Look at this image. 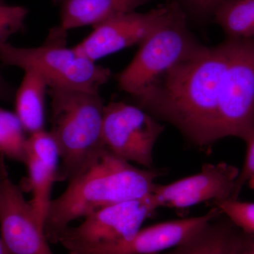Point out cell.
Returning a JSON list of instances; mask_svg holds the SVG:
<instances>
[{"label":"cell","instance_id":"obj_24","mask_svg":"<svg viewBox=\"0 0 254 254\" xmlns=\"http://www.w3.org/2000/svg\"><path fill=\"white\" fill-rule=\"evenodd\" d=\"M0 254H7L6 250H5L4 245H3V242L2 241H1V237H0Z\"/></svg>","mask_w":254,"mask_h":254},{"label":"cell","instance_id":"obj_5","mask_svg":"<svg viewBox=\"0 0 254 254\" xmlns=\"http://www.w3.org/2000/svg\"><path fill=\"white\" fill-rule=\"evenodd\" d=\"M66 32L60 26L55 28L44 44L35 48L1 45L0 61L6 66L35 71L44 78L49 88L99 93L111 72L78 54L74 48H67Z\"/></svg>","mask_w":254,"mask_h":254},{"label":"cell","instance_id":"obj_19","mask_svg":"<svg viewBox=\"0 0 254 254\" xmlns=\"http://www.w3.org/2000/svg\"><path fill=\"white\" fill-rule=\"evenodd\" d=\"M215 205L240 230L254 235V203L228 199Z\"/></svg>","mask_w":254,"mask_h":254},{"label":"cell","instance_id":"obj_22","mask_svg":"<svg viewBox=\"0 0 254 254\" xmlns=\"http://www.w3.org/2000/svg\"><path fill=\"white\" fill-rule=\"evenodd\" d=\"M239 254H254V235L243 232Z\"/></svg>","mask_w":254,"mask_h":254},{"label":"cell","instance_id":"obj_6","mask_svg":"<svg viewBox=\"0 0 254 254\" xmlns=\"http://www.w3.org/2000/svg\"><path fill=\"white\" fill-rule=\"evenodd\" d=\"M232 39L219 100L218 137L246 141L254 130V38Z\"/></svg>","mask_w":254,"mask_h":254},{"label":"cell","instance_id":"obj_11","mask_svg":"<svg viewBox=\"0 0 254 254\" xmlns=\"http://www.w3.org/2000/svg\"><path fill=\"white\" fill-rule=\"evenodd\" d=\"M168 4L145 13H127L93 27L76 46L78 53L95 62L127 48L140 45L163 19Z\"/></svg>","mask_w":254,"mask_h":254},{"label":"cell","instance_id":"obj_17","mask_svg":"<svg viewBox=\"0 0 254 254\" xmlns=\"http://www.w3.org/2000/svg\"><path fill=\"white\" fill-rule=\"evenodd\" d=\"M212 18L227 38H254V0H225L217 6Z\"/></svg>","mask_w":254,"mask_h":254},{"label":"cell","instance_id":"obj_2","mask_svg":"<svg viewBox=\"0 0 254 254\" xmlns=\"http://www.w3.org/2000/svg\"><path fill=\"white\" fill-rule=\"evenodd\" d=\"M159 175L153 169L137 168L105 148L52 200L43 227L48 242L58 243L60 235L76 219L151 194Z\"/></svg>","mask_w":254,"mask_h":254},{"label":"cell","instance_id":"obj_9","mask_svg":"<svg viewBox=\"0 0 254 254\" xmlns=\"http://www.w3.org/2000/svg\"><path fill=\"white\" fill-rule=\"evenodd\" d=\"M4 159L0 155V228L6 253L54 254L31 203L10 178Z\"/></svg>","mask_w":254,"mask_h":254},{"label":"cell","instance_id":"obj_23","mask_svg":"<svg viewBox=\"0 0 254 254\" xmlns=\"http://www.w3.org/2000/svg\"><path fill=\"white\" fill-rule=\"evenodd\" d=\"M14 95L12 86L5 80L0 72V101L11 99Z\"/></svg>","mask_w":254,"mask_h":254},{"label":"cell","instance_id":"obj_13","mask_svg":"<svg viewBox=\"0 0 254 254\" xmlns=\"http://www.w3.org/2000/svg\"><path fill=\"white\" fill-rule=\"evenodd\" d=\"M60 160L58 143L50 131L43 129L28 136L23 164L27 168L32 193L30 203L43 227L53 200L52 190L57 182Z\"/></svg>","mask_w":254,"mask_h":254},{"label":"cell","instance_id":"obj_18","mask_svg":"<svg viewBox=\"0 0 254 254\" xmlns=\"http://www.w3.org/2000/svg\"><path fill=\"white\" fill-rule=\"evenodd\" d=\"M26 133L16 113L0 108V155L24 163Z\"/></svg>","mask_w":254,"mask_h":254},{"label":"cell","instance_id":"obj_8","mask_svg":"<svg viewBox=\"0 0 254 254\" xmlns=\"http://www.w3.org/2000/svg\"><path fill=\"white\" fill-rule=\"evenodd\" d=\"M156 209L151 194L105 207L87 215L78 226L65 229L58 243L70 253L128 240Z\"/></svg>","mask_w":254,"mask_h":254},{"label":"cell","instance_id":"obj_1","mask_svg":"<svg viewBox=\"0 0 254 254\" xmlns=\"http://www.w3.org/2000/svg\"><path fill=\"white\" fill-rule=\"evenodd\" d=\"M233 40L203 46L135 97L137 106L174 125L200 148L218 141L217 119Z\"/></svg>","mask_w":254,"mask_h":254},{"label":"cell","instance_id":"obj_26","mask_svg":"<svg viewBox=\"0 0 254 254\" xmlns=\"http://www.w3.org/2000/svg\"><path fill=\"white\" fill-rule=\"evenodd\" d=\"M1 1H2V0H0V2H1Z\"/></svg>","mask_w":254,"mask_h":254},{"label":"cell","instance_id":"obj_16","mask_svg":"<svg viewBox=\"0 0 254 254\" xmlns=\"http://www.w3.org/2000/svg\"><path fill=\"white\" fill-rule=\"evenodd\" d=\"M14 95L15 112L26 133L45 129L46 96L49 86L44 78L31 70L24 71Z\"/></svg>","mask_w":254,"mask_h":254},{"label":"cell","instance_id":"obj_4","mask_svg":"<svg viewBox=\"0 0 254 254\" xmlns=\"http://www.w3.org/2000/svg\"><path fill=\"white\" fill-rule=\"evenodd\" d=\"M187 18L175 1L168 4L163 19L119 74L120 89L133 98L138 96L203 46L190 31Z\"/></svg>","mask_w":254,"mask_h":254},{"label":"cell","instance_id":"obj_12","mask_svg":"<svg viewBox=\"0 0 254 254\" xmlns=\"http://www.w3.org/2000/svg\"><path fill=\"white\" fill-rule=\"evenodd\" d=\"M222 214L215 206L200 216L155 224L140 229L128 240L81 249L68 254H158L186 242Z\"/></svg>","mask_w":254,"mask_h":254},{"label":"cell","instance_id":"obj_14","mask_svg":"<svg viewBox=\"0 0 254 254\" xmlns=\"http://www.w3.org/2000/svg\"><path fill=\"white\" fill-rule=\"evenodd\" d=\"M152 0H64L60 27L64 31L101 23L138 8Z\"/></svg>","mask_w":254,"mask_h":254},{"label":"cell","instance_id":"obj_15","mask_svg":"<svg viewBox=\"0 0 254 254\" xmlns=\"http://www.w3.org/2000/svg\"><path fill=\"white\" fill-rule=\"evenodd\" d=\"M242 234L222 214L186 242L163 254H239Z\"/></svg>","mask_w":254,"mask_h":254},{"label":"cell","instance_id":"obj_21","mask_svg":"<svg viewBox=\"0 0 254 254\" xmlns=\"http://www.w3.org/2000/svg\"><path fill=\"white\" fill-rule=\"evenodd\" d=\"M245 143H247V148L245 163L239 174L235 190L230 200L238 199L243 187L247 184L251 177L254 176V130Z\"/></svg>","mask_w":254,"mask_h":254},{"label":"cell","instance_id":"obj_20","mask_svg":"<svg viewBox=\"0 0 254 254\" xmlns=\"http://www.w3.org/2000/svg\"><path fill=\"white\" fill-rule=\"evenodd\" d=\"M28 13V9L24 6L0 2V46L7 43L10 37L24 28Z\"/></svg>","mask_w":254,"mask_h":254},{"label":"cell","instance_id":"obj_7","mask_svg":"<svg viewBox=\"0 0 254 254\" xmlns=\"http://www.w3.org/2000/svg\"><path fill=\"white\" fill-rule=\"evenodd\" d=\"M163 130L157 119L137 105L112 102L105 106V148L128 163L152 169L153 149Z\"/></svg>","mask_w":254,"mask_h":254},{"label":"cell","instance_id":"obj_3","mask_svg":"<svg viewBox=\"0 0 254 254\" xmlns=\"http://www.w3.org/2000/svg\"><path fill=\"white\" fill-rule=\"evenodd\" d=\"M50 133L60 150L57 182L72 180L105 149L104 103L99 93L49 88Z\"/></svg>","mask_w":254,"mask_h":254},{"label":"cell","instance_id":"obj_25","mask_svg":"<svg viewBox=\"0 0 254 254\" xmlns=\"http://www.w3.org/2000/svg\"><path fill=\"white\" fill-rule=\"evenodd\" d=\"M247 185L250 187L252 190H254V176L251 177L250 180L247 182Z\"/></svg>","mask_w":254,"mask_h":254},{"label":"cell","instance_id":"obj_10","mask_svg":"<svg viewBox=\"0 0 254 254\" xmlns=\"http://www.w3.org/2000/svg\"><path fill=\"white\" fill-rule=\"evenodd\" d=\"M240 170L226 163L205 164L199 173L168 185H155L151 193L157 209H182L208 200L231 199Z\"/></svg>","mask_w":254,"mask_h":254}]
</instances>
